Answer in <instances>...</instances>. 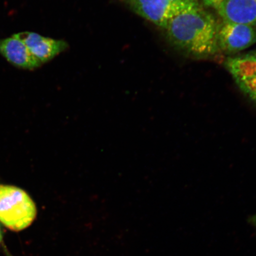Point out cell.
Masks as SVG:
<instances>
[{"instance_id": "obj_3", "label": "cell", "mask_w": 256, "mask_h": 256, "mask_svg": "<svg viewBox=\"0 0 256 256\" xmlns=\"http://www.w3.org/2000/svg\"><path fill=\"white\" fill-rule=\"evenodd\" d=\"M217 41L220 51L240 52L256 44V28L222 21L218 26Z\"/></svg>"}, {"instance_id": "obj_6", "label": "cell", "mask_w": 256, "mask_h": 256, "mask_svg": "<svg viewBox=\"0 0 256 256\" xmlns=\"http://www.w3.org/2000/svg\"><path fill=\"white\" fill-rule=\"evenodd\" d=\"M14 35L23 42L42 64L52 60L68 48L65 41L44 37L34 32H24Z\"/></svg>"}, {"instance_id": "obj_10", "label": "cell", "mask_w": 256, "mask_h": 256, "mask_svg": "<svg viewBox=\"0 0 256 256\" xmlns=\"http://www.w3.org/2000/svg\"><path fill=\"white\" fill-rule=\"evenodd\" d=\"M170 1L179 6H184L188 2H186L184 0H170Z\"/></svg>"}, {"instance_id": "obj_1", "label": "cell", "mask_w": 256, "mask_h": 256, "mask_svg": "<svg viewBox=\"0 0 256 256\" xmlns=\"http://www.w3.org/2000/svg\"><path fill=\"white\" fill-rule=\"evenodd\" d=\"M216 18L198 2H190L168 22L166 34L170 43L194 57L212 56L220 52Z\"/></svg>"}, {"instance_id": "obj_11", "label": "cell", "mask_w": 256, "mask_h": 256, "mask_svg": "<svg viewBox=\"0 0 256 256\" xmlns=\"http://www.w3.org/2000/svg\"><path fill=\"white\" fill-rule=\"evenodd\" d=\"M252 222L256 228V215H255L254 216L252 217Z\"/></svg>"}, {"instance_id": "obj_7", "label": "cell", "mask_w": 256, "mask_h": 256, "mask_svg": "<svg viewBox=\"0 0 256 256\" xmlns=\"http://www.w3.org/2000/svg\"><path fill=\"white\" fill-rule=\"evenodd\" d=\"M0 54L19 68L34 70L42 65L23 42L14 34L10 38L0 40Z\"/></svg>"}, {"instance_id": "obj_4", "label": "cell", "mask_w": 256, "mask_h": 256, "mask_svg": "<svg viewBox=\"0 0 256 256\" xmlns=\"http://www.w3.org/2000/svg\"><path fill=\"white\" fill-rule=\"evenodd\" d=\"M133 12L160 28H167L168 22L188 4L179 6L170 0H126Z\"/></svg>"}, {"instance_id": "obj_5", "label": "cell", "mask_w": 256, "mask_h": 256, "mask_svg": "<svg viewBox=\"0 0 256 256\" xmlns=\"http://www.w3.org/2000/svg\"><path fill=\"white\" fill-rule=\"evenodd\" d=\"M224 66L239 88L256 104V52L228 58Z\"/></svg>"}, {"instance_id": "obj_2", "label": "cell", "mask_w": 256, "mask_h": 256, "mask_svg": "<svg viewBox=\"0 0 256 256\" xmlns=\"http://www.w3.org/2000/svg\"><path fill=\"white\" fill-rule=\"evenodd\" d=\"M37 215L36 206L26 192L14 186L0 184V222L14 232L30 226Z\"/></svg>"}, {"instance_id": "obj_13", "label": "cell", "mask_w": 256, "mask_h": 256, "mask_svg": "<svg viewBox=\"0 0 256 256\" xmlns=\"http://www.w3.org/2000/svg\"><path fill=\"white\" fill-rule=\"evenodd\" d=\"M184 1L188 2H198V0H184Z\"/></svg>"}, {"instance_id": "obj_9", "label": "cell", "mask_w": 256, "mask_h": 256, "mask_svg": "<svg viewBox=\"0 0 256 256\" xmlns=\"http://www.w3.org/2000/svg\"><path fill=\"white\" fill-rule=\"evenodd\" d=\"M224 1L225 0H203L204 5L216 10L217 12L222 8Z\"/></svg>"}, {"instance_id": "obj_8", "label": "cell", "mask_w": 256, "mask_h": 256, "mask_svg": "<svg viewBox=\"0 0 256 256\" xmlns=\"http://www.w3.org/2000/svg\"><path fill=\"white\" fill-rule=\"evenodd\" d=\"M218 12L222 21L256 28V0H225Z\"/></svg>"}, {"instance_id": "obj_12", "label": "cell", "mask_w": 256, "mask_h": 256, "mask_svg": "<svg viewBox=\"0 0 256 256\" xmlns=\"http://www.w3.org/2000/svg\"><path fill=\"white\" fill-rule=\"evenodd\" d=\"M2 241V234L1 228H0V244H1Z\"/></svg>"}]
</instances>
